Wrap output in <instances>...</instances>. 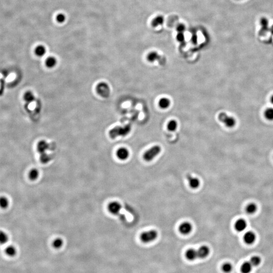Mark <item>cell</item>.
I'll return each mask as SVG.
<instances>
[{
    "label": "cell",
    "mask_w": 273,
    "mask_h": 273,
    "mask_svg": "<svg viewBox=\"0 0 273 273\" xmlns=\"http://www.w3.org/2000/svg\"><path fill=\"white\" fill-rule=\"evenodd\" d=\"M158 236V233L155 230H150L143 233L140 236V239L143 243H148L155 240Z\"/></svg>",
    "instance_id": "6da1fadb"
},
{
    "label": "cell",
    "mask_w": 273,
    "mask_h": 273,
    "mask_svg": "<svg viewBox=\"0 0 273 273\" xmlns=\"http://www.w3.org/2000/svg\"><path fill=\"white\" fill-rule=\"evenodd\" d=\"M161 151V148L158 146H155L145 153L143 156L144 160L150 161L153 160Z\"/></svg>",
    "instance_id": "7a4b0ae2"
},
{
    "label": "cell",
    "mask_w": 273,
    "mask_h": 273,
    "mask_svg": "<svg viewBox=\"0 0 273 273\" xmlns=\"http://www.w3.org/2000/svg\"><path fill=\"white\" fill-rule=\"evenodd\" d=\"M97 92L103 98H107L110 94V90L108 84L105 83H100L96 87Z\"/></svg>",
    "instance_id": "3957f363"
},
{
    "label": "cell",
    "mask_w": 273,
    "mask_h": 273,
    "mask_svg": "<svg viewBox=\"0 0 273 273\" xmlns=\"http://www.w3.org/2000/svg\"><path fill=\"white\" fill-rule=\"evenodd\" d=\"M219 121L224 123L228 128H232L236 124V121L234 118L229 116L226 115V113L222 112L219 115Z\"/></svg>",
    "instance_id": "277c9868"
},
{
    "label": "cell",
    "mask_w": 273,
    "mask_h": 273,
    "mask_svg": "<svg viewBox=\"0 0 273 273\" xmlns=\"http://www.w3.org/2000/svg\"><path fill=\"white\" fill-rule=\"evenodd\" d=\"M121 209V205L117 201H112L108 205V211L113 215H117L120 213Z\"/></svg>",
    "instance_id": "5b68a950"
},
{
    "label": "cell",
    "mask_w": 273,
    "mask_h": 273,
    "mask_svg": "<svg viewBox=\"0 0 273 273\" xmlns=\"http://www.w3.org/2000/svg\"><path fill=\"white\" fill-rule=\"evenodd\" d=\"M260 25L261 28L259 31V33L261 36H263L269 31L270 30L268 20L265 17H263L260 19Z\"/></svg>",
    "instance_id": "8992f818"
},
{
    "label": "cell",
    "mask_w": 273,
    "mask_h": 273,
    "mask_svg": "<svg viewBox=\"0 0 273 273\" xmlns=\"http://www.w3.org/2000/svg\"><path fill=\"white\" fill-rule=\"evenodd\" d=\"M131 128L129 126H126L124 128H118L112 131V137H116L118 136H125L129 132Z\"/></svg>",
    "instance_id": "52a82bcc"
},
{
    "label": "cell",
    "mask_w": 273,
    "mask_h": 273,
    "mask_svg": "<svg viewBox=\"0 0 273 273\" xmlns=\"http://www.w3.org/2000/svg\"><path fill=\"white\" fill-rule=\"evenodd\" d=\"M256 238V235L254 232L248 231L244 235V241L248 245H251L255 242Z\"/></svg>",
    "instance_id": "ba28073f"
},
{
    "label": "cell",
    "mask_w": 273,
    "mask_h": 273,
    "mask_svg": "<svg viewBox=\"0 0 273 273\" xmlns=\"http://www.w3.org/2000/svg\"><path fill=\"white\" fill-rule=\"evenodd\" d=\"M210 249L207 246H202L197 250L198 258L204 259L209 255Z\"/></svg>",
    "instance_id": "9c48e42d"
},
{
    "label": "cell",
    "mask_w": 273,
    "mask_h": 273,
    "mask_svg": "<svg viewBox=\"0 0 273 273\" xmlns=\"http://www.w3.org/2000/svg\"><path fill=\"white\" fill-rule=\"evenodd\" d=\"M192 230L191 224L188 222H185L182 224L179 227V231L181 234L187 235L189 234Z\"/></svg>",
    "instance_id": "30bf717a"
},
{
    "label": "cell",
    "mask_w": 273,
    "mask_h": 273,
    "mask_svg": "<svg viewBox=\"0 0 273 273\" xmlns=\"http://www.w3.org/2000/svg\"><path fill=\"white\" fill-rule=\"evenodd\" d=\"M129 151L125 148H121L116 152V156L118 158L121 160H125L129 156Z\"/></svg>",
    "instance_id": "8fae6325"
},
{
    "label": "cell",
    "mask_w": 273,
    "mask_h": 273,
    "mask_svg": "<svg viewBox=\"0 0 273 273\" xmlns=\"http://www.w3.org/2000/svg\"><path fill=\"white\" fill-rule=\"evenodd\" d=\"M247 227V222L245 220L242 219H238L235 224V228L236 230L241 232L243 231Z\"/></svg>",
    "instance_id": "7c38bea8"
},
{
    "label": "cell",
    "mask_w": 273,
    "mask_h": 273,
    "mask_svg": "<svg viewBox=\"0 0 273 273\" xmlns=\"http://www.w3.org/2000/svg\"><path fill=\"white\" fill-rule=\"evenodd\" d=\"M185 257L188 260L190 261H193L196 260V258H198L197 250L192 248L188 249L186 252Z\"/></svg>",
    "instance_id": "4fadbf2b"
},
{
    "label": "cell",
    "mask_w": 273,
    "mask_h": 273,
    "mask_svg": "<svg viewBox=\"0 0 273 273\" xmlns=\"http://www.w3.org/2000/svg\"><path fill=\"white\" fill-rule=\"evenodd\" d=\"M187 179L189 181L190 186L193 189H196L198 188L200 185L199 180L197 178L192 177L191 175H188L187 176Z\"/></svg>",
    "instance_id": "5bb4252c"
},
{
    "label": "cell",
    "mask_w": 273,
    "mask_h": 273,
    "mask_svg": "<svg viewBox=\"0 0 273 273\" xmlns=\"http://www.w3.org/2000/svg\"><path fill=\"white\" fill-rule=\"evenodd\" d=\"M49 148V145L45 141H39L37 145V150L41 154L45 153Z\"/></svg>",
    "instance_id": "9a60e30c"
},
{
    "label": "cell",
    "mask_w": 273,
    "mask_h": 273,
    "mask_svg": "<svg viewBox=\"0 0 273 273\" xmlns=\"http://www.w3.org/2000/svg\"><path fill=\"white\" fill-rule=\"evenodd\" d=\"M252 265L250 262H245L241 265V272L242 273H250L252 269Z\"/></svg>",
    "instance_id": "2e32d148"
},
{
    "label": "cell",
    "mask_w": 273,
    "mask_h": 273,
    "mask_svg": "<svg viewBox=\"0 0 273 273\" xmlns=\"http://www.w3.org/2000/svg\"><path fill=\"white\" fill-rule=\"evenodd\" d=\"M164 22V17L161 15H159V16L156 17L153 20L152 22V25L154 28H156V27L163 25Z\"/></svg>",
    "instance_id": "e0dca14e"
},
{
    "label": "cell",
    "mask_w": 273,
    "mask_h": 273,
    "mask_svg": "<svg viewBox=\"0 0 273 273\" xmlns=\"http://www.w3.org/2000/svg\"><path fill=\"white\" fill-rule=\"evenodd\" d=\"M23 98L26 103H30L33 102L35 99V96L33 92L31 91H27L25 94Z\"/></svg>",
    "instance_id": "ac0fdd59"
},
{
    "label": "cell",
    "mask_w": 273,
    "mask_h": 273,
    "mask_svg": "<svg viewBox=\"0 0 273 273\" xmlns=\"http://www.w3.org/2000/svg\"><path fill=\"white\" fill-rule=\"evenodd\" d=\"M5 252L9 257H14L17 254L16 248L14 246H8L5 249Z\"/></svg>",
    "instance_id": "d6986e66"
},
{
    "label": "cell",
    "mask_w": 273,
    "mask_h": 273,
    "mask_svg": "<svg viewBox=\"0 0 273 273\" xmlns=\"http://www.w3.org/2000/svg\"><path fill=\"white\" fill-rule=\"evenodd\" d=\"M39 170L36 169H31L28 173V177L31 181H36L39 177Z\"/></svg>",
    "instance_id": "ffe728a7"
},
{
    "label": "cell",
    "mask_w": 273,
    "mask_h": 273,
    "mask_svg": "<svg viewBox=\"0 0 273 273\" xmlns=\"http://www.w3.org/2000/svg\"><path fill=\"white\" fill-rule=\"evenodd\" d=\"M45 64L48 68H53L55 67L57 64V60L54 57H49L46 59Z\"/></svg>",
    "instance_id": "44dd1931"
},
{
    "label": "cell",
    "mask_w": 273,
    "mask_h": 273,
    "mask_svg": "<svg viewBox=\"0 0 273 273\" xmlns=\"http://www.w3.org/2000/svg\"><path fill=\"white\" fill-rule=\"evenodd\" d=\"M35 54L39 57H42L46 54V48L42 45H39L36 47L35 49Z\"/></svg>",
    "instance_id": "7402d4cb"
},
{
    "label": "cell",
    "mask_w": 273,
    "mask_h": 273,
    "mask_svg": "<svg viewBox=\"0 0 273 273\" xmlns=\"http://www.w3.org/2000/svg\"><path fill=\"white\" fill-rule=\"evenodd\" d=\"M257 205L254 203H249L246 208V211L248 214H254L257 211Z\"/></svg>",
    "instance_id": "603a6c76"
},
{
    "label": "cell",
    "mask_w": 273,
    "mask_h": 273,
    "mask_svg": "<svg viewBox=\"0 0 273 273\" xmlns=\"http://www.w3.org/2000/svg\"><path fill=\"white\" fill-rule=\"evenodd\" d=\"M9 205V201L6 197H0V208L2 209H6Z\"/></svg>",
    "instance_id": "cb8c5ba5"
},
{
    "label": "cell",
    "mask_w": 273,
    "mask_h": 273,
    "mask_svg": "<svg viewBox=\"0 0 273 273\" xmlns=\"http://www.w3.org/2000/svg\"><path fill=\"white\" fill-rule=\"evenodd\" d=\"M64 242L60 238H58L55 239L52 243V245L54 248L60 249L63 245Z\"/></svg>",
    "instance_id": "d4e9b609"
},
{
    "label": "cell",
    "mask_w": 273,
    "mask_h": 273,
    "mask_svg": "<svg viewBox=\"0 0 273 273\" xmlns=\"http://www.w3.org/2000/svg\"><path fill=\"white\" fill-rule=\"evenodd\" d=\"M147 58L149 62H154V61L160 59V56L159 55L157 52H152L150 53L148 55Z\"/></svg>",
    "instance_id": "484cf974"
},
{
    "label": "cell",
    "mask_w": 273,
    "mask_h": 273,
    "mask_svg": "<svg viewBox=\"0 0 273 273\" xmlns=\"http://www.w3.org/2000/svg\"><path fill=\"white\" fill-rule=\"evenodd\" d=\"M9 240L8 235L3 231L0 230V244H4Z\"/></svg>",
    "instance_id": "4316f807"
},
{
    "label": "cell",
    "mask_w": 273,
    "mask_h": 273,
    "mask_svg": "<svg viewBox=\"0 0 273 273\" xmlns=\"http://www.w3.org/2000/svg\"><path fill=\"white\" fill-rule=\"evenodd\" d=\"M222 269L224 273H229L232 271L233 269V266L232 264L230 263H226L222 265Z\"/></svg>",
    "instance_id": "83f0119b"
},
{
    "label": "cell",
    "mask_w": 273,
    "mask_h": 273,
    "mask_svg": "<svg viewBox=\"0 0 273 273\" xmlns=\"http://www.w3.org/2000/svg\"><path fill=\"white\" fill-rule=\"evenodd\" d=\"M170 104V101L169 99L167 98L161 99L159 102V106L162 108H167L169 107Z\"/></svg>",
    "instance_id": "f1b7e54d"
},
{
    "label": "cell",
    "mask_w": 273,
    "mask_h": 273,
    "mask_svg": "<svg viewBox=\"0 0 273 273\" xmlns=\"http://www.w3.org/2000/svg\"><path fill=\"white\" fill-rule=\"evenodd\" d=\"M261 262V259L258 256H254L250 258V263H251L252 266H257L260 265Z\"/></svg>",
    "instance_id": "f546056e"
},
{
    "label": "cell",
    "mask_w": 273,
    "mask_h": 273,
    "mask_svg": "<svg viewBox=\"0 0 273 273\" xmlns=\"http://www.w3.org/2000/svg\"><path fill=\"white\" fill-rule=\"evenodd\" d=\"M265 116L267 120L273 121V108H269L267 109L265 111Z\"/></svg>",
    "instance_id": "4dcf8cb0"
},
{
    "label": "cell",
    "mask_w": 273,
    "mask_h": 273,
    "mask_svg": "<svg viewBox=\"0 0 273 273\" xmlns=\"http://www.w3.org/2000/svg\"><path fill=\"white\" fill-rule=\"evenodd\" d=\"M40 160H41V162H42L43 164H47L49 161L50 160H51V157H50L46 153L41 154Z\"/></svg>",
    "instance_id": "1f68e13d"
},
{
    "label": "cell",
    "mask_w": 273,
    "mask_h": 273,
    "mask_svg": "<svg viewBox=\"0 0 273 273\" xmlns=\"http://www.w3.org/2000/svg\"><path fill=\"white\" fill-rule=\"evenodd\" d=\"M177 128V123L175 121H172L168 123L167 128L170 131H174Z\"/></svg>",
    "instance_id": "d6a6232c"
},
{
    "label": "cell",
    "mask_w": 273,
    "mask_h": 273,
    "mask_svg": "<svg viewBox=\"0 0 273 273\" xmlns=\"http://www.w3.org/2000/svg\"><path fill=\"white\" fill-rule=\"evenodd\" d=\"M66 19V17L63 14L60 13L56 17V20L59 23H63L65 22Z\"/></svg>",
    "instance_id": "836d02e7"
},
{
    "label": "cell",
    "mask_w": 273,
    "mask_h": 273,
    "mask_svg": "<svg viewBox=\"0 0 273 273\" xmlns=\"http://www.w3.org/2000/svg\"><path fill=\"white\" fill-rule=\"evenodd\" d=\"M176 29L178 33H184L186 30V26L183 24H179Z\"/></svg>",
    "instance_id": "e575fe53"
},
{
    "label": "cell",
    "mask_w": 273,
    "mask_h": 273,
    "mask_svg": "<svg viewBox=\"0 0 273 273\" xmlns=\"http://www.w3.org/2000/svg\"><path fill=\"white\" fill-rule=\"evenodd\" d=\"M177 39L180 43H184L185 40V36L184 34V33H178L177 36Z\"/></svg>",
    "instance_id": "d590c367"
},
{
    "label": "cell",
    "mask_w": 273,
    "mask_h": 273,
    "mask_svg": "<svg viewBox=\"0 0 273 273\" xmlns=\"http://www.w3.org/2000/svg\"><path fill=\"white\" fill-rule=\"evenodd\" d=\"M191 40L193 43L196 44L197 42V36L196 34H193L192 36Z\"/></svg>",
    "instance_id": "8d00e7d4"
},
{
    "label": "cell",
    "mask_w": 273,
    "mask_h": 273,
    "mask_svg": "<svg viewBox=\"0 0 273 273\" xmlns=\"http://www.w3.org/2000/svg\"><path fill=\"white\" fill-rule=\"evenodd\" d=\"M269 31H270V33H271L272 35H273V25L270 28Z\"/></svg>",
    "instance_id": "74e56055"
},
{
    "label": "cell",
    "mask_w": 273,
    "mask_h": 273,
    "mask_svg": "<svg viewBox=\"0 0 273 273\" xmlns=\"http://www.w3.org/2000/svg\"><path fill=\"white\" fill-rule=\"evenodd\" d=\"M271 103L273 104V96H272L271 98Z\"/></svg>",
    "instance_id": "f35d334b"
}]
</instances>
